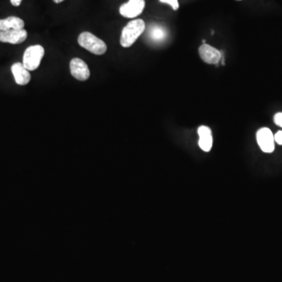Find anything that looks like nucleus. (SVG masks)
<instances>
[{
	"label": "nucleus",
	"mask_w": 282,
	"mask_h": 282,
	"mask_svg": "<svg viewBox=\"0 0 282 282\" xmlns=\"http://www.w3.org/2000/svg\"><path fill=\"white\" fill-rule=\"evenodd\" d=\"M145 29L146 25L142 19H136L129 21L122 31L120 38L121 46L125 48L133 46L138 38L145 33Z\"/></svg>",
	"instance_id": "nucleus-1"
},
{
	"label": "nucleus",
	"mask_w": 282,
	"mask_h": 282,
	"mask_svg": "<svg viewBox=\"0 0 282 282\" xmlns=\"http://www.w3.org/2000/svg\"><path fill=\"white\" fill-rule=\"evenodd\" d=\"M78 43L84 49L95 55H103L107 51L106 43L89 32H84L79 35Z\"/></svg>",
	"instance_id": "nucleus-2"
},
{
	"label": "nucleus",
	"mask_w": 282,
	"mask_h": 282,
	"mask_svg": "<svg viewBox=\"0 0 282 282\" xmlns=\"http://www.w3.org/2000/svg\"><path fill=\"white\" fill-rule=\"evenodd\" d=\"M44 54V48L40 45L29 46L23 56V65L29 71H35L41 64Z\"/></svg>",
	"instance_id": "nucleus-3"
},
{
	"label": "nucleus",
	"mask_w": 282,
	"mask_h": 282,
	"mask_svg": "<svg viewBox=\"0 0 282 282\" xmlns=\"http://www.w3.org/2000/svg\"><path fill=\"white\" fill-rule=\"evenodd\" d=\"M199 53L201 59L208 65H219L221 62V60L223 58L220 50L207 44V43H203L199 47Z\"/></svg>",
	"instance_id": "nucleus-4"
},
{
	"label": "nucleus",
	"mask_w": 282,
	"mask_h": 282,
	"mask_svg": "<svg viewBox=\"0 0 282 282\" xmlns=\"http://www.w3.org/2000/svg\"><path fill=\"white\" fill-rule=\"evenodd\" d=\"M257 140L260 149L265 153L274 151V136L268 128H261L257 133Z\"/></svg>",
	"instance_id": "nucleus-5"
},
{
	"label": "nucleus",
	"mask_w": 282,
	"mask_h": 282,
	"mask_svg": "<svg viewBox=\"0 0 282 282\" xmlns=\"http://www.w3.org/2000/svg\"><path fill=\"white\" fill-rule=\"evenodd\" d=\"M145 8V0H129L119 8V13L126 18H135L140 15Z\"/></svg>",
	"instance_id": "nucleus-6"
},
{
	"label": "nucleus",
	"mask_w": 282,
	"mask_h": 282,
	"mask_svg": "<svg viewBox=\"0 0 282 282\" xmlns=\"http://www.w3.org/2000/svg\"><path fill=\"white\" fill-rule=\"evenodd\" d=\"M70 72L78 81H87L90 76L88 65L80 58H73L70 62Z\"/></svg>",
	"instance_id": "nucleus-7"
},
{
	"label": "nucleus",
	"mask_w": 282,
	"mask_h": 282,
	"mask_svg": "<svg viewBox=\"0 0 282 282\" xmlns=\"http://www.w3.org/2000/svg\"><path fill=\"white\" fill-rule=\"evenodd\" d=\"M27 33L25 29H11L0 32V42L11 44H20L25 41Z\"/></svg>",
	"instance_id": "nucleus-8"
},
{
	"label": "nucleus",
	"mask_w": 282,
	"mask_h": 282,
	"mask_svg": "<svg viewBox=\"0 0 282 282\" xmlns=\"http://www.w3.org/2000/svg\"><path fill=\"white\" fill-rule=\"evenodd\" d=\"M198 134L199 136V145L203 152H210L213 147V136L210 128L206 126H199L198 129Z\"/></svg>",
	"instance_id": "nucleus-9"
},
{
	"label": "nucleus",
	"mask_w": 282,
	"mask_h": 282,
	"mask_svg": "<svg viewBox=\"0 0 282 282\" xmlns=\"http://www.w3.org/2000/svg\"><path fill=\"white\" fill-rule=\"evenodd\" d=\"M11 72L14 75L16 83L18 85H27L31 80V75L29 73V70L24 68L23 64L19 63V62L14 64L11 67Z\"/></svg>",
	"instance_id": "nucleus-10"
},
{
	"label": "nucleus",
	"mask_w": 282,
	"mask_h": 282,
	"mask_svg": "<svg viewBox=\"0 0 282 282\" xmlns=\"http://www.w3.org/2000/svg\"><path fill=\"white\" fill-rule=\"evenodd\" d=\"M24 22L20 17H11L5 19H0V32L8 31L11 29H23Z\"/></svg>",
	"instance_id": "nucleus-11"
},
{
	"label": "nucleus",
	"mask_w": 282,
	"mask_h": 282,
	"mask_svg": "<svg viewBox=\"0 0 282 282\" xmlns=\"http://www.w3.org/2000/svg\"><path fill=\"white\" fill-rule=\"evenodd\" d=\"M150 39L155 43H160L163 41L166 38V32L163 27L159 25H154L150 29L149 33Z\"/></svg>",
	"instance_id": "nucleus-12"
},
{
	"label": "nucleus",
	"mask_w": 282,
	"mask_h": 282,
	"mask_svg": "<svg viewBox=\"0 0 282 282\" xmlns=\"http://www.w3.org/2000/svg\"><path fill=\"white\" fill-rule=\"evenodd\" d=\"M160 2L162 4H167L171 6L174 11H177L180 5H179L178 0H159Z\"/></svg>",
	"instance_id": "nucleus-13"
},
{
	"label": "nucleus",
	"mask_w": 282,
	"mask_h": 282,
	"mask_svg": "<svg viewBox=\"0 0 282 282\" xmlns=\"http://www.w3.org/2000/svg\"><path fill=\"white\" fill-rule=\"evenodd\" d=\"M274 122L277 126L282 128V112H278L274 116Z\"/></svg>",
	"instance_id": "nucleus-14"
},
{
	"label": "nucleus",
	"mask_w": 282,
	"mask_h": 282,
	"mask_svg": "<svg viewBox=\"0 0 282 282\" xmlns=\"http://www.w3.org/2000/svg\"><path fill=\"white\" fill-rule=\"evenodd\" d=\"M274 141L279 145H282V131H278L274 135Z\"/></svg>",
	"instance_id": "nucleus-15"
},
{
	"label": "nucleus",
	"mask_w": 282,
	"mask_h": 282,
	"mask_svg": "<svg viewBox=\"0 0 282 282\" xmlns=\"http://www.w3.org/2000/svg\"><path fill=\"white\" fill-rule=\"evenodd\" d=\"M21 1L22 0H11V3L14 7H19V6L21 5Z\"/></svg>",
	"instance_id": "nucleus-16"
},
{
	"label": "nucleus",
	"mask_w": 282,
	"mask_h": 282,
	"mask_svg": "<svg viewBox=\"0 0 282 282\" xmlns=\"http://www.w3.org/2000/svg\"><path fill=\"white\" fill-rule=\"evenodd\" d=\"M63 1H65V0H53V2H54L55 4H61V3L63 2Z\"/></svg>",
	"instance_id": "nucleus-17"
},
{
	"label": "nucleus",
	"mask_w": 282,
	"mask_h": 282,
	"mask_svg": "<svg viewBox=\"0 0 282 282\" xmlns=\"http://www.w3.org/2000/svg\"><path fill=\"white\" fill-rule=\"evenodd\" d=\"M238 1H241V0H238Z\"/></svg>",
	"instance_id": "nucleus-18"
}]
</instances>
